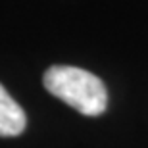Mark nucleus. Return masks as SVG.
Here are the masks:
<instances>
[{
	"instance_id": "nucleus-1",
	"label": "nucleus",
	"mask_w": 148,
	"mask_h": 148,
	"mask_svg": "<svg viewBox=\"0 0 148 148\" xmlns=\"http://www.w3.org/2000/svg\"><path fill=\"white\" fill-rule=\"evenodd\" d=\"M44 88L83 115H100L108 108L106 85L75 66H52L42 75Z\"/></svg>"
},
{
	"instance_id": "nucleus-2",
	"label": "nucleus",
	"mask_w": 148,
	"mask_h": 148,
	"mask_svg": "<svg viewBox=\"0 0 148 148\" xmlns=\"http://www.w3.org/2000/svg\"><path fill=\"white\" fill-rule=\"evenodd\" d=\"M27 115L0 85V137H17L25 131Z\"/></svg>"
}]
</instances>
